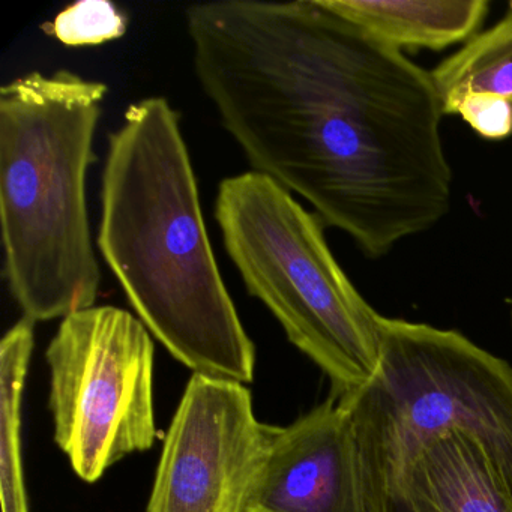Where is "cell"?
I'll list each match as a JSON object with an SVG mask.
<instances>
[{
    "instance_id": "1",
    "label": "cell",
    "mask_w": 512,
    "mask_h": 512,
    "mask_svg": "<svg viewBox=\"0 0 512 512\" xmlns=\"http://www.w3.org/2000/svg\"><path fill=\"white\" fill-rule=\"evenodd\" d=\"M194 76L253 172L368 256L439 223L452 200L431 74L323 0L185 10Z\"/></svg>"
},
{
    "instance_id": "2",
    "label": "cell",
    "mask_w": 512,
    "mask_h": 512,
    "mask_svg": "<svg viewBox=\"0 0 512 512\" xmlns=\"http://www.w3.org/2000/svg\"><path fill=\"white\" fill-rule=\"evenodd\" d=\"M140 322L193 374L250 383L256 349L218 268L178 112L128 106L107 142L97 238Z\"/></svg>"
},
{
    "instance_id": "3",
    "label": "cell",
    "mask_w": 512,
    "mask_h": 512,
    "mask_svg": "<svg viewBox=\"0 0 512 512\" xmlns=\"http://www.w3.org/2000/svg\"><path fill=\"white\" fill-rule=\"evenodd\" d=\"M107 92L68 70L34 71L0 89L4 274L35 323L95 307L100 295L86 185Z\"/></svg>"
},
{
    "instance_id": "4",
    "label": "cell",
    "mask_w": 512,
    "mask_h": 512,
    "mask_svg": "<svg viewBox=\"0 0 512 512\" xmlns=\"http://www.w3.org/2000/svg\"><path fill=\"white\" fill-rule=\"evenodd\" d=\"M215 220L245 289L322 368L332 397L370 382L379 367L382 316L335 259L323 221L253 170L220 182Z\"/></svg>"
},
{
    "instance_id": "5",
    "label": "cell",
    "mask_w": 512,
    "mask_h": 512,
    "mask_svg": "<svg viewBox=\"0 0 512 512\" xmlns=\"http://www.w3.org/2000/svg\"><path fill=\"white\" fill-rule=\"evenodd\" d=\"M358 446L367 505L433 437L463 431L484 449L512 497V367L464 335L380 317V361L338 398Z\"/></svg>"
},
{
    "instance_id": "6",
    "label": "cell",
    "mask_w": 512,
    "mask_h": 512,
    "mask_svg": "<svg viewBox=\"0 0 512 512\" xmlns=\"http://www.w3.org/2000/svg\"><path fill=\"white\" fill-rule=\"evenodd\" d=\"M46 358L55 440L83 481L154 445V343L139 317L112 305L70 314Z\"/></svg>"
},
{
    "instance_id": "7",
    "label": "cell",
    "mask_w": 512,
    "mask_h": 512,
    "mask_svg": "<svg viewBox=\"0 0 512 512\" xmlns=\"http://www.w3.org/2000/svg\"><path fill=\"white\" fill-rule=\"evenodd\" d=\"M269 425L250 391L193 374L164 439L146 512H245Z\"/></svg>"
},
{
    "instance_id": "8",
    "label": "cell",
    "mask_w": 512,
    "mask_h": 512,
    "mask_svg": "<svg viewBox=\"0 0 512 512\" xmlns=\"http://www.w3.org/2000/svg\"><path fill=\"white\" fill-rule=\"evenodd\" d=\"M245 512H368L355 434L334 397L287 427H269Z\"/></svg>"
},
{
    "instance_id": "9",
    "label": "cell",
    "mask_w": 512,
    "mask_h": 512,
    "mask_svg": "<svg viewBox=\"0 0 512 512\" xmlns=\"http://www.w3.org/2000/svg\"><path fill=\"white\" fill-rule=\"evenodd\" d=\"M368 512H512V497L479 443L452 430L404 461Z\"/></svg>"
},
{
    "instance_id": "10",
    "label": "cell",
    "mask_w": 512,
    "mask_h": 512,
    "mask_svg": "<svg viewBox=\"0 0 512 512\" xmlns=\"http://www.w3.org/2000/svg\"><path fill=\"white\" fill-rule=\"evenodd\" d=\"M377 40L440 50L475 37L488 13L485 0H323Z\"/></svg>"
},
{
    "instance_id": "11",
    "label": "cell",
    "mask_w": 512,
    "mask_h": 512,
    "mask_svg": "<svg viewBox=\"0 0 512 512\" xmlns=\"http://www.w3.org/2000/svg\"><path fill=\"white\" fill-rule=\"evenodd\" d=\"M430 74L443 115H454L467 95L512 101V8L493 28L470 38Z\"/></svg>"
},
{
    "instance_id": "12",
    "label": "cell",
    "mask_w": 512,
    "mask_h": 512,
    "mask_svg": "<svg viewBox=\"0 0 512 512\" xmlns=\"http://www.w3.org/2000/svg\"><path fill=\"white\" fill-rule=\"evenodd\" d=\"M35 322L20 319L0 343L2 391V509L29 512L22 463V398L34 349Z\"/></svg>"
},
{
    "instance_id": "13",
    "label": "cell",
    "mask_w": 512,
    "mask_h": 512,
    "mask_svg": "<svg viewBox=\"0 0 512 512\" xmlns=\"http://www.w3.org/2000/svg\"><path fill=\"white\" fill-rule=\"evenodd\" d=\"M127 17L109 0H80L62 10L43 31L67 47L100 46L127 32Z\"/></svg>"
},
{
    "instance_id": "14",
    "label": "cell",
    "mask_w": 512,
    "mask_h": 512,
    "mask_svg": "<svg viewBox=\"0 0 512 512\" xmlns=\"http://www.w3.org/2000/svg\"><path fill=\"white\" fill-rule=\"evenodd\" d=\"M479 136L502 140L512 134V101L491 95H467L455 107Z\"/></svg>"
},
{
    "instance_id": "15",
    "label": "cell",
    "mask_w": 512,
    "mask_h": 512,
    "mask_svg": "<svg viewBox=\"0 0 512 512\" xmlns=\"http://www.w3.org/2000/svg\"><path fill=\"white\" fill-rule=\"evenodd\" d=\"M509 7H511V8H512V2H511V4H509Z\"/></svg>"
}]
</instances>
